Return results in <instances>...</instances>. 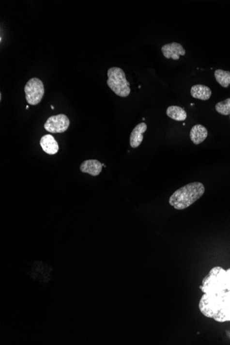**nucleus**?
Listing matches in <instances>:
<instances>
[{
	"label": "nucleus",
	"instance_id": "obj_5",
	"mask_svg": "<svg viewBox=\"0 0 230 345\" xmlns=\"http://www.w3.org/2000/svg\"><path fill=\"white\" fill-rule=\"evenodd\" d=\"M70 125V120L63 114L51 116L47 119L45 124V128L50 133H63L68 130Z\"/></svg>",
	"mask_w": 230,
	"mask_h": 345
},
{
	"label": "nucleus",
	"instance_id": "obj_13",
	"mask_svg": "<svg viewBox=\"0 0 230 345\" xmlns=\"http://www.w3.org/2000/svg\"><path fill=\"white\" fill-rule=\"evenodd\" d=\"M215 79L223 88H228L230 85V72L217 69L215 72Z\"/></svg>",
	"mask_w": 230,
	"mask_h": 345
},
{
	"label": "nucleus",
	"instance_id": "obj_8",
	"mask_svg": "<svg viewBox=\"0 0 230 345\" xmlns=\"http://www.w3.org/2000/svg\"><path fill=\"white\" fill-rule=\"evenodd\" d=\"M40 145L43 151L50 155L58 153L60 149L58 141L51 135L43 136L40 140Z\"/></svg>",
	"mask_w": 230,
	"mask_h": 345
},
{
	"label": "nucleus",
	"instance_id": "obj_2",
	"mask_svg": "<svg viewBox=\"0 0 230 345\" xmlns=\"http://www.w3.org/2000/svg\"><path fill=\"white\" fill-rule=\"evenodd\" d=\"M205 190V186L200 182L185 185L173 193L169 197V205L176 210H184L203 197Z\"/></svg>",
	"mask_w": 230,
	"mask_h": 345
},
{
	"label": "nucleus",
	"instance_id": "obj_7",
	"mask_svg": "<svg viewBox=\"0 0 230 345\" xmlns=\"http://www.w3.org/2000/svg\"><path fill=\"white\" fill-rule=\"evenodd\" d=\"M103 164L96 159L86 160L80 166V171L83 173H87L91 176H96L102 171Z\"/></svg>",
	"mask_w": 230,
	"mask_h": 345
},
{
	"label": "nucleus",
	"instance_id": "obj_17",
	"mask_svg": "<svg viewBox=\"0 0 230 345\" xmlns=\"http://www.w3.org/2000/svg\"></svg>",
	"mask_w": 230,
	"mask_h": 345
},
{
	"label": "nucleus",
	"instance_id": "obj_11",
	"mask_svg": "<svg viewBox=\"0 0 230 345\" xmlns=\"http://www.w3.org/2000/svg\"><path fill=\"white\" fill-rule=\"evenodd\" d=\"M191 95L195 99L207 101L211 97L212 91L208 86L197 84L192 86L190 90Z\"/></svg>",
	"mask_w": 230,
	"mask_h": 345
},
{
	"label": "nucleus",
	"instance_id": "obj_6",
	"mask_svg": "<svg viewBox=\"0 0 230 345\" xmlns=\"http://www.w3.org/2000/svg\"><path fill=\"white\" fill-rule=\"evenodd\" d=\"M161 51L166 59H172L174 60H179L180 56H184L186 53L182 44L177 42L165 44L161 47Z\"/></svg>",
	"mask_w": 230,
	"mask_h": 345
},
{
	"label": "nucleus",
	"instance_id": "obj_15",
	"mask_svg": "<svg viewBox=\"0 0 230 345\" xmlns=\"http://www.w3.org/2000/svg\"><path fill=\"white\" fill-rule=\"evenodd\" d=\"M51 109L53 110L54 109H55V108H54L53 106H51Z\"/></svg>",
	"mask_w": 230,
	"mask_h": 345
},
{
	"label": "nucleus",
	"instance_id": "obj_14",
	"mask_svg": "<svg viewBox=\"0 0 230 345\" xmlns=\"http://www.w3.org/2000/svg\"><path fill=\"white\" fill-rule=\"evenodd\" d=\"M215 109L217 112L223 115H230V98L218 102Z\"/></svg>",
	"mask_w": 230,
	"mask_h": 345
},
{
	"label": "nucleus",
	"instance_id": "obj_10",
	"mask_svg": "<svg viewBox=\"0 0 230 345\" xmlns=\"http://www.w3.org/2000/svg\"><path fill=\"white\" fill-rule=\"evenodd\" d=\"M208 132L206 127L200 124H197L192 127L190 130V140L195 145H199L203 143L208 137Z\"/></svg>",
	"mask_w": 230,
	"mask_h": 345
},
{
	"label": "nucleus",
	"instance_id": "obj_1",
	"mask_svg": "<svg viewBox=\"0 0 230 345\" xmlns=\"http://www.w3.org/2000/svg\"><path fill=\"white\" fill-rule=\"evenodd\" d=\"M200 289L203 294L199 303L200 313L218 323L230 321V268L213 267Z\"/></svg>",
	"mask_w": 230,
	"mask_h": 345
},
{
	"label": "nucleus",
	"instance_id": "obj_12",
	"mask_svg": "<svg viewBox=\"0 0 230 345\" xmlns=\"http://www.w3.org/2000/svg\"><path fill=\"white\" fill-rule=\"evenodd\" d=\"M166 113L169 118L177 121V122H183L187 118V113H186L185 110L179 106H169L166 110Z\"/></svg>",
	"mask_w": 230,
	"mask_h": 345
},
{
	"label": "nucleus",
	"instance_id": "obj_9",
	"mask_svg": "<svg viewBox=\"0 0 230 345\" xmlns=\"http://www.w3.org/2000/svg\"><path fill=\"white\" fill-rule=\"evenodd\" d=\"M148 126L145 123L138 124L134 128L130 137V144L132 148H137L141 145L143 140V134L146 131Z\"/></svg>",
	"mask_w": 230,
	"mask_h": 345
},
{
	"label": "nucleus",
	"instance_id": "obj_3",
	"mask_svg": "<svg viewBox=\"0 0 230 345\" xmlns=\"http://www.w3.org/2000/svg\"><path fill=\"white\" fill-rule=\"evenodd\" d=\"M107 84L108 87L121 97H127L131 92L130 83L122 68L112 67L107 70Z\"/></svg>",
	"mask_w": 230,
	"mask_h": 345
},
{
	"label": "nucleus",
	"instance_id": "obj_16",
	"mask_svg": "<svg viewBox=\"0 0 230 345\" xmlns=\"http://www.w3.org/2000/svg\"><path fill=\"white\" fill-rule=\"evenodd\" d=\"M29 109V106H27V109Z\"/></svg>",
	"mask_w": 230,
	"mask_h": 345
},
{
	"label": "nucleus",
	"instance_id": "obj_4",
	"mask_svg": "<svg viewBox=\"0 0 230 345\" xmlns=\"http://www.w3.org/2000/svg\"><path fill=\"white\" fill-rule=\"evenodd\" d=\"M24 92L28 104L32 106L38 105L45 95V86L42 80L32 78L25 85Z\"/></svg>",
	"mask_w": 230,
	"mask_h": 345
}]
</instances>
